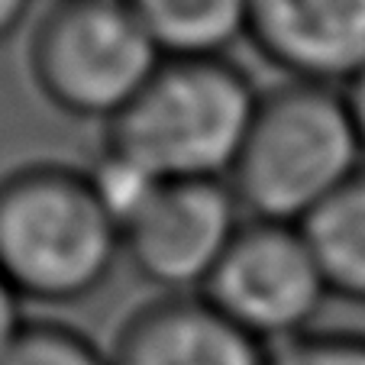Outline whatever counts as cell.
Instances as JSON below:
<instances>
[{"label": "cell", "instance_id": "4", "mask_svg": "<svg viewBox=\"0 0 365 365\" xmlns=\"http://www.w3.org/2000/svg\"><path fill=\"white\" fill-rule=\"evenodd\" d=\"M165 56L126 0H56L29 42V71L58 113L110 126Z\"/></svg>", "mask_w": 365, "mask_h": 365}, {"label": "cell", "instance_id": "14", "mask_svg": "<svg viewBox=\"0 0 365 365\" xmlns=\"http://www.w3.org/2000/svg\"><path fill=\"white\" fill-rule=\"evenodd\" d=\"M23 297L10 288V282L0 275V359L10 352V346L20 339V333L26 330L29 320L23 317Z\"/></svg>", "mask_w": 365, "mask_h": 365}, {"label": "cell", "instance_id": "11", "mask_svg": "<svg viewBox=\"0 0 365 365\" xmlns=\"http://www.w3.org/2000/svg\"><path fill=\"white\" fill-rule=\"evenodd\" d=\"M84 172H88V181L94 187L97 200L103 204V210L120 227V236L162 185V178L145 172L139 162H133L130 155H123L120 149H113L107 143L101 145V152Z\"/></svg>", "mask_w": 365, "mask_h": 365}, {"label": "cell", "instance_id": "1", "mask_svg": "<svg viewBox=\"0 0 365 365\" xmlns=\"http://www.w3.org/2000/svg\"><path fill=\"white\" fill-rule=\"evenodd\" d=\"M123 236L84 168L39 162L0 178V275L33 304H81L110 282Z\"/></svg>", "mask_w": 365, "mask_h": 365}, {"label": "cell", "instance_id": "16", "mask_svg": "<svg viewBox=\"0 0 365 365\" xmlns=\"http://www.w3.org/2000/svg\"><path fill=\"white\" fill-rule=\"evenodd\" d=\"M33 0H0V42H7L23 26Z\"/></svg>", "mask_w": 365, "mask_h": 365}, {"label": "cell", "instance_id": "15", "mask_svg": "<svg viewBox=\"0 0 365 365\" xmlns=\"http://www.w3.org/2000/svg\"><path fill=\"white\" fill-rule=\"evenodd\" d=\"M343 97H346V107H349V117L356 123L359 143H362V152H365V68L343 88Z\"/></svg>", "mask_w": 365, "mask_h": 365}, {"label": "cell", "instance_id": "12", "mask_svg": "<svg viewBox=\"0 0 365 365\" xmlns=\"http://www.w3.org/2000/svg\"><path fill=\"white\" fill-rule=\"evenodd\" d=\"M0 365H113V359L75 327L29 320Z\"/></svg>", "mask_w": 365, "mask_h": 365}, {"label": "cell", "instance_id": "2", "mask_svg": "<svg viewBox=\"0 0 365 365\" xmlns=\"http://www.w3.org/2000/svg\"><path fill=\"white\" fill-rule=\"evenodd\" d=\"M365 168L343 88L288 81L259 97L230 187L249 220L304 227Z\"/></svg>", "mask_w": 365, "mask_h": 365}, {"label": "cell", "instance_id": "13", "mask_svg": "<svg viewBox=\"0 0 365 365\" xmlns=\"http://www.w3.org/2000/svg\"><path fill=\"white\" fill-rule=\"evenodd\" d=\"M269 365H365V333L310 330L275 346Z\"/></svg>", "mask_w": 365, "mask_h": 365}, {"label": "cell", "instance_id": "7", "mask_svg": "<svg viewBox=\"0 0 365 365\" xmlns=\"http://www.w3.org/2000/svg\"><path fill=\"white\" fill-rule=\"evenodd\" d=\"M288 81L346 88L365 68V0H249V39Z\"/></svg>", "mask_w": 365, "mask_h": 365}, {"label": "cell", "instance_id": "8", "mask_svg": "<svg viewBox=\"0 0 365 365\" xmlns=\"http://www.w3.org/2000/svg\"><path fill=\"white\" fill-rule=\"evenodd\" d=\"M113 365H269V346L204 294H162L133 310L110 349Z\"/></svg>", "mask_w": 365, "mask_h": 365}, {"label": "cell", "instance_id": "5", "mask_svg": "<svg viewBox=\"0 0 365 365\" xmlns=\"http://www.w3.org/2000/svg\"><path fill=\"white\" fill-rule=\"evenodd\" d=\"M200 294L275 349L314 330L333 291L304 227L246 217Z\"/></svg>", "mask_w": 365, "mask_h": 365}, {"label": "cell", "instance_id": "3", "mask_svg": "<svg viewBox=\"0 0 365 365\" xmlns=\"http://www.w3.org/2000/svg\"><path fill=\"white\" fill-rule=\"evenodd\" d=\"M259 97L230 58H165L103 143L162 181H227Z\"/></svg>", "mask_w": 365, "mask_h": 365}, {"label": "cell", "instance_id": "9", "mask_svg": "<svg viewBox=\"0 0 365 365\" xmlns=\"http://www.w3.org/2000/svg\"><path fill=\"white\" fill-rule=\"evenodd\" d=\"M165 58H230L249 39V0H126Z\"/></svg>", "mask_w": 365, "mask_h": 365}, {"label": "cell", "instance_id": "10", "mask_svg": "<svg viewBox=\"0 0 365 365\" xmlns=\"http://www.w3.org/2000/svg\"><path fill=\"white\" fill-rule=\"evenodd\" d=\"M333 297L365 304V168L304 223Z\"/></svg>", "mask_w": 365, "mask_h": 365}, {"label": "cell", "instance_id": "6", "mask_svg": "<svg viewBox=\"0 0 365 365\" xmlns=\"http://www.w3.org/2000/svg\"><path fill=\"white\" fill-rule=\"evenodd\" d=\"M242 223L230 181H162L123 230V259L162 294H200Z\"/></svg>", "mask_w": 365, "mask_h": 365}]
</instances>
